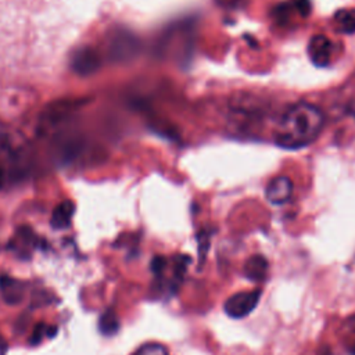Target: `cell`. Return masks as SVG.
<instances>
[{
	"label": "cell",
	"instance_id": "1",
	"mask_svg": "<svg viewBox=\"0 0 355 355\" xmlns=\"http://www.w3.org/2000/svg\"><path fill=\"white\" fill-rule=\"evenodd\" d=\"M324 123L323 112L308 103L290 105L273 128V140L283 148H301L319 136Z\"/></svg>",
	"mask_w": 355,
	"mask_h": 355
},
{
	"label": "cell",
	"instance_id": "2",
	"mask_svg": "<svg viewBox=\"0 0 355 355\" xmlns=\"http://www.w3.org/2000/svg\"><path fill=\"white\" fill-rule=\"evenodd\" d=\"M261 298V290H251V291H240L230 295L225 304V312L233 319H241L250 315L258 305Z\"/></svg>",
	"mask_w": 355,
	"mask_h": 355
},
{
	"label": "cell",
	"instance_id": "3",
	"mask_svg": "<svg viewBox=\"0 0 355 355\" xmlns=\"http://www.w3.org/2000/svg\"><path fill=\"white\" fill-rule=\"evenodd\" d=\"M100 67V57L93 47H79L71 57V68L75 73L86 76L96 72Z\"/></svg>",
	"mask_w": 355,
	"mask_h": 355
},
{
	"label": "cell",
	"instance_id": "4",
	"mask_svg": "<svg viewBox=\"0 0 355 355\" xmlns=\"http://www.w3.org/2000/svg\"><path fill=\"white\" fill-rule=\"evenodd\" d=\"M293 193V182L287 176H276L273 178L265 190L266 198L269 202L280 205L284 204Z\"/></svg>",
	"mask_w": 355,
	"mask_h": 355
},
{
	"label": "cell",
	"instance_id": "5",
	"mask_svg": "<svg viewBox=\"0 0 355 355\" xmlns=\"http://www.w3.org/2000/svg\"><path fill=\"white\" fill-rule=\"evenodd\" d=\"M308 54L316 65H326L333 54V46L324 36H315L309 42Z\"/></svg>",
	"mask_w": 355,
	"mask_h": 355
},
{
	"label": "cell",
	"instance_id": "6",
	"mask_svg": "<svg viewBox=\"0 0 355 355\" xmlns=\"http://www.w3.org/2000/svg\"><path fill=\"white\" fill-rule=\"evenodd\" d=\"M269 263L263 255H252L244 263V275L251 282H262L268 275Z\"/></svg>",
	"mask_w": 355,
	"mask_h": 355
},
{
	"label": "cell",
	"instance_id": "7",
	"mask_svg": "<svg viewBox=\"0 0 355 355\" xmlns=\"http://www.w3.org/2000/svg\"><path fill=\"white\" fill-rule=\"evenodd\" d=\"M73 214H75V204L71 200H64L54 208L50 223L54 229H65L71 225Z\"/></svg>",
	"mask_w": 355,
	"mask_h": 355
},
{
	"label": "cell",
	"instance_id": "8",
	"mask_svg": "<svg viewBox=\"0 0 355 355\" xmlns=\"http://www.w3.org/2000/svg\"><path fill=\"white\" fill-rule=\"evenodd\" d=\"M0 288H1L6 302H8V304L21 302V300L24 297V288H22L21 282L14 280L7 276H3V277H0Z\"/></svg>",
	"mask_w": 355,
	"mask_h": 355
},
{
	"label": "cell",
	"instance_id": "9",
	"mask_svg": "<svg viewBox=\"0 0 355 355\" xmlns=\"http://www.w3.org/2000/svg\"><path fill=\"white\" fill-rule=\"evenodd\" d=\"M98 329L104 336L115 334L119 329V319L112 309H107L98 319Z\"/></svg>",
	"mask_w": 355,
	"mask_h": 355
},
{
	"label": "cell",
	"instance_id": "10",
	"mask_svg": "<svg viewBox=\"0 0 355 355\" xmlns=\"http://www.w3.org/2000/svg\"><path fill=\"white\" fill-rule=\"evenodd\" d=\"M337 26L340 31L345 33H354L355 32V10H341L334 17Z\"/></svg>",
	"mask_w": 355,
	"mask_h": 355
},
{
	"label": "cell",
	"instance_id": "11",
	"mask_svg": "<svg viewBox=\"0 0 355 355\" xmlns=\"http://www.w3.org/2000/svg\"><path fill=\"white\" fill-rule=\"evenodd\" d=\"M136 355H169L168 349L158 343H148L139 348Z\"/></svg>",
	"mask_w": 355,
	"mask_h": 355
},
{
	"label": "cell",
	"instance_id": "12",
	"mask_svg": "<svg viewBox=\"0 0 355 355\" xmlns=\"http://www.w3.org/2000/svg\"><path fill=\"white\" fill-rule=\"evenodd\" d=\"M166 263H168L166 258H164L162 255H158V257H154V258L151 259L150 268H151L153 273H155V275H158V276H159V275H162V272L165 270Z\"/></svg>",
	"mask_w": 355,
	"mask_h": 355
},
{
	"label": "cell",
	"instance_id": "13",
	"mask_svg": "<svg viewBox=\"0 0 355 355\" xmlns=\"http://www.w3.org/2000/svg\"><path fill=\"white\" fill-rule=\"evenodd\" d=\"M46 327H47V326H44L43 323H37V324L35 326L33 334H32V337H31V340H29V343H31L32 345H37V344L42 341V338L46 336Z\"/></svg>",
	"mask_w": 355,
	"mask_h": 355
},
{
	"label": "cell",
	"instance_id": "14",
	"mask_svg": "<svg viewBox=\"0 0 355 355\" xmlns=\"http://www.w3.org/2000/svg\"><path fill=\"white\" fill-rule=\"evenodd\" d=\"M57 326H47L46 327V336L49 337V338H51V337H54L55 334H57Z\"/></svg>",
	"mask_w": 355,
	"mask_h": 355
},
{
	"label": "cell",
	"instance_id": "15",
	"mask_svg": "<svg viewBox=\"0 0 355 355\" xmlns=\"http://www.w3.org/2000/svg\"><path fill=\"white\" fill-rule=\"evenodd\" d=\"M6 348H7L6 341H4V338L0 336V354H1V355L6 352Z\"/></svg>",
	"mask_w": 355,
	"mask_h": 355
},
{
	"label": "cell",
	"instance_id": "16",
	"mask_svg": "<svg viewBox=\"0 0 355 355\" xmlns=\"http://www.w3.org/2000/svg\"><path fill=\"white\" fill-rule=\"evenodd\" d=\"M1 184H3V169L0 168V187H1Z\"/></svg>",
	"mask_w": 355,
	"mask_h": 355
},
{
	"label": "cell",
	"instance_id": "17",
	"mask_svg": "<svg viewBox=\"0 0 355 355\" xmlns=\"http://www.w3.org/2000/svg\"><path fill=\"white\" fill-rule=\"evenodd\" d=\"M352 355H355V347L352 348Z\"/></svg>",
	"mask_w": 355,
	"mask_h": 355
}]
</instances>
